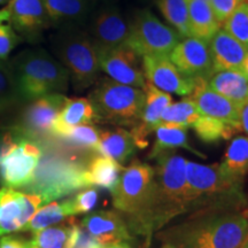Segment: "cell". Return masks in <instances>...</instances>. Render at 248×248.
I'll list each match as a JSON object with an SVG mask.
<instances>
[{"instance_id": "obj_19", "label": "cell", "mask_w": 248, "mask_h": 248, "mask_svg": "<svg viewBox=\"0 0 248 248\" xmlns=\"http://www.w3.org/2000/svg\"><path fill=\"white\" fill-rule=\"evenodd\" d=\"M79 225L102 246L132 239L123 216L114 210H98L89 214Z\"/></svg>"}, {"instance_id": "obj_46", "label": "cell", "mask_w": 248, "mask_h": 248, "mask_svg": "<svg viewBox=\"0 0 248 248\" xmlns=\"http://www.w3.org/2000/svg\"><path fill=\"white\" fill-rule=\"evenodd\" d=\"M240 71H241V73H243L244 75L246 76L247 78H248V54H247L246 59H245V61H244L243 66H241V69H240Z\"/></svg>"}, {"instance_id": "obj_17", "label": "cell", "mask_w": 248, "mask_h": 248, "mask_svg": "<svg viewBox=\"0 0 248 248\" xmlns=\"http://www.w3.org/2000/svg\"><path fill=\"white\" fill-rule=\"evenodd\" d=\"M7 9L11 26L26 39H37L52 26L44 0H11Z\"/></svg>"}, {"instance_id": "obj_35", "label": "cell", "mask_w": 248, "mask_h": 248, "mask_svg": "<svg viewBox=\"0 0 248 248\" xmlns=\"http://www.w3.org/2000/svg\"><path fill=\"white\" fill-rule=\"evenodd\" d=\"M100 132L101 131H99L92 124H82V125L71 126L63 130L61 133H59L57 138L63 139L68 144L75 147L95 151L99 144V139H100Z\"/></svg>"}, {"instance_id": "obj_11", "label": "cell", "mask_w": 248, "mask_h": 248, "mask_svg": "<svg viewBox=\"0 0 248 248\" xmlns=\"http://www.w3.org/2000/svg\"><path fill=\"white\" fill-rule=\"evenodd\" d=\"M47 203L48 200L39 193L0 188V238L22 230L37 210Z\"/></svg>"}, {"instance_id": "obj_25", "label": "cell", "mask_w": 248, "mask_h": 248, "mask_svg": "<svg viewBox=\"0 0 248 248\" xmlns=\"http://www.w3.org/2000/svg\"><path fill=\"white\" fill-rule=\"evenodd\" d=\"M137 148L131 133L125 129L119 128L116 130L101 131L95 151L100 155L110 157L120 164H123L131 159Z\"/></svg>"}, {"instance_id": "obj_52", "label": "cell", "mask_w": 248, "mask_h": 248, "mask_svg": "<svg viewBox=\"0 0 248 248\" xmlns=\"http://www.w3.org/2000/svg\"><path fill=\"white\" fill-rule=\"evenodd\" d=\"M202 1H207V2H209V1H210V0H202Z\"/></svg>"}, {"instance_id": "obj_33", "label": "cell", "mask_w": 248, "mask_h": 248, "mask_svg": "<svg viewBox=\"0 0 248 248\" xmlns=\"http://www.w3.org/2000/svg\"><path fill=\"white\" fill-rule=\"evenodd\" d=\"M201 113L190 98H184L181 101L170 104L161 115V123L177 124V125L192 128L199 120Z\"/></svg>"}, {"instance_id": "obj_29", "label": "cell", "mask_w": 248, "mask_h": 248, "mask_svg": "<svg viewBox=\"0 0 248 248\" xmlns=\"http://www.w3.org/2000/svg\"><path fill=\"white\" fill-rule=\"evenodd\" d=\"M191 37L210 43L214 35L221 29L209 2L202 0H190L188 2Z\"/></svg>"}, {"instance_id": "obj_45", "label": "cell", "mask_w": 248, "mask_h": 248, "mask_svg": "<svg viewBox=\"0 0 248 248\" xmlns=\"http://www.w3.org/2000/svg\"><path fill=\"white\" fill-rule=\"evenodd\" d=\"M8 20H9V12L7 7H6L0 11V26H1L2 22H5V21H8Z\"/></svg>"}, {"instance_id": "obj_30", "label": "cell", "mask_w": 248, "mask_h": 248, "mask_svg": "<svg viewBox=\"0 0 248 248\" xmlns=\"http://www.w3.org/2000/svg\"><path fill=\"white\" fill-rule=\"evenodd\" d=\"M123 167L117 161L110 157L98 155L92 157L84 170L86 185L101 186L111 191L120 178V172L123 171Z\"/></svg>"}, {"instance_id": "obj_39", "label": "cell", "mask_w": 248, "mask_h": 248, "mask_svg": "<svg viewBox=\"0 0 248 248\" xmlns=\"http://www.w3.org/2000/svg\"><path fill=\"white\" fill-rule=\"evenodd\" d=\"M21 42L20 36L13 29L11 24L0 26V59L6 60L16 45Z\"/></svg>"}, {"instance_id": "obj_21", "label": "cell", "mask_w": 248, "mask_h": 248, "mask_svg": "<svg viewBox=\"0 0 248 248\" xmlns=\"http://www.w3.org/2000/svg\"><path fill=\"white\" fill-rule=\"evenodd\" d=\"M209 47L213 57L214 73L226 69L240 70L248 54V49L224 29H219L214 35Z\"/></svg>"}, {"instance_id": "obj_16", "label": "cell", "mask_w": 248, "mask_h": 248, "mask_svg": "<svg viewBox=\"0 0 248 248\" xmlns=\"http://www.w3.org/2000/svg\"><path fill=\"white\" fill-rule=\"evenodd\" d=\"M188 98L202 115L219 120L228 125L233 126L240 131V106L241 105L229 100L223 95L213 91L207 85V80L202 78L194 79V88Z\"/></svg>"}, {"instance_id": "obj_34", "label": "cell", "mask_w": 248, "mask_h": 248, "mask_svg": "<svg viewBox=\"0 0 248 248\" xmlns=\"http://www.w3.org/2000/svg\"><path fill=\"white\" fill-rule=\"evenodd\" d=\"M192 129L197 133L198 138L204 142H217L221 139H230L234 133L239 132L233 126L202 114L192 125Z\"/></svg>"}, {"instance_id": "obj_44", "label": "cell", "mask_w": 248, "mask_h": 248, "mask_svg": "<svg viewBox=\"0 0 248 248\" xmlns=\"http://www.w3.org/2000/svg\"><path fill=\"white\" fill-rule=\"evenodd\" d=\"M102 248H132L126 241H121V243H115L110 245H105Z\"/></svg>"}, {"instance_id": "obj_38", "label": "cell", "mask_w": 248, "mask_h": 248, "mask_svg": "<svg viewBox=\"0 0 248 248\" xmlns=\"http://www.w3.org/2000/svg\"><path fill=\"white\" fill-rule=\"evenodd\" d=\"M99 199V191L95 187H88L70 198L74 215L88 214L94 208Z\"/></svg>"}, {"instance_id": "obj_51", "label": "cell", "mask_w": 248, "mask_h": 248, "mask_svg": "<svg viewBox=\"0 0 248 248\" xmlns=\"http://www.w3.org/2000/svg\"><path fill=\"white\" fill-rule=\"evenodd\" d=\"M11 0H0V4H5V2H9Z\"/></svg>"}, {"instance_id": "obj_8", "label": "cell", "mask_w": 248, "mask_h": 248, "mask_svg": "<svg viewBox=\"0 0 248 248\" xmlns=\"http://www.w3.org/2000/svg\"><path fill=\"white\" fill-rule=\"evenodd\" d=\"M88 99L99 121L133 128L140 122L146 94L141 89L104 78L97 82Z\"/></svg>"}, {"instance_id": "obj_36", "label": "cell", "mask_w": 248, "mask_h": 248, "mask_svg": "<svg viewBox=\"0 0 248 248\" xmlns=\"http://www.w3.org/2000/svg\"><path fill=\"white\" fill-rule=\"evenodd\" d=\"M21 100L11 62L0 59V111H4Z\"/></svg>"}, {"instance_id": "obj_32", "label": "cell", "mask_w": 248, "mask_h": 248, "mask_svg": "<svg viewBox=\"0 0 248 248\" xmlns=\"http://www.w3.org/2000/svg\"><path fill=\"white\" fill-rule=\"evenodd\" d=\"M188 2L190 0H157L161 14L182 39L191 37Z\"/></svg>"}, {"instance_id": "obj_47", "label": "cell", "mask_w": 248, "mask_h": 248, "mask_svg": "<svg viewBox=\"0 0 248 248\" xmlns=\"http://www.w3.org/2000/svg\"><path fill=\"white\" fill-rule=\"evenodd\" d=\"M93 1H94L95 4H97V2H99V4H102V5H105V4H113V0H93Z\"/></svg>"}, {"instance_id": "obj_13", "label": "cell", "mask_w": 248, "mask_h": 248, "mask_svg": "<svg viewBox=\"0 0 248 248\" xmlns=\"http://www.w3.org/2000/svg\"><path fill=\"white\" fill-rule=\"evenodd\" d=\"M101 71L108 78L123 85L144 90L147 80L145 78L140 57L128 45L98 52Z\"/></svg>"}, {"instance_id": "obj_14", "label": "cell", "mask_w": 248, "mask_h": 248, "mask_svg": "<svg viewBox=\"0 0 248 248\" xmlns=\"http://www.w3.org/2000/svg\"><path fill=\"white\" fill-rule=\"evenodd\" d=\"M170 60L183 75L188 78L208 80L214 74V63L209 43L187 37L179 40L169 54Z\"/></svg>"}, {"instance_id": "obj_42", "label": "cell", "mask_w": 248, "mask_h": 248, "mask_svg": "<svg viewBox=\"0 0 248 248\" xmlns=\"http://www.w3.org/2000/svg\"><path fill=\"white\" fill-rule=\"evenodd\" d=\"M102 247L104 246H102L97 239H94L91 234H89L84 229L79 228L78 235H77V239L74 248H102Z\"/></svg>"}, {"instance_id": "obj_7", "label": "cell", "mask_w": 248, "mask_h": 248, "mask_svg": "<svg viewBox=\"0 0 248 248\" xmlns=\"http://www.w3.org/2000/svg\"><path fill=\"white\" fill-rule=\"evenodd\" d=\"M42 157L36 138L23 129L9 130L0 139V183L4 187H28Z\"/></svg>"}, {"instance_id": "obj_6", "label": "cell", "mask_w": 248, "mask_h": 248, "mask_svg": "<svg viewBox=\"0 0 248 248\" xmlns=\"http://www.w3.org/2000/svg\"><path fill=\"white\" fill-rule=\"evenodd\" d=\"M154 186V168L140 161H133L124 168L116 185L111 190L113 204L128 225L129 231L139 234Z\"/></svg>"}, {"instance_id": "obj_22", "label": "cell", "mask_w": 248, "mask_h": 248, "mask_svg": "<svg viewBox=\"0 0 248 248\" xmlns=\"http://www.w3.org/2000/svg\"><path fill=\"white\" fill-rule=\"evenodd\" d=\"M52 26H79L89 21L95 2L93 0H44Z\"/></svg>"}, {"instance_id": "obj_40", "label": "cell", "mask_w": 248, "mask_h": 248, "mask_svg": "<svg viewBox=\"0 0 248 248\" xmlns=\"http://www.w3.org/2000/svg\"><path fill=\"white\" fill-rule=\"evenodd\" d=\"M245 1L246 0H210L209 4L212 6L216 20L222 26L226 18L238 8V6Z\"/></svg>"}, {"instance_id": "obj_12", "label": "cell", "mask_w": 248, "mask_h": 248, "mask_svg": "<svg viewBox=\"0 0 248 248\" xmlns=\"http://www.w3.org/2000/svg\"><path fill=\"white\" fill-rule=\"evenodd\" d=\"M130 28L131 22L123 16L116 6L105 4L91 14L86 32L97 51L102 52L126 45Z\"/></svg>"}, {"instance_id": "obj_3", "label": "cell", "mask_w": 248, "mask_h": 248, "mask_svg": "<svg viewBox=\"0 0 248 248\" xmlns=\"http://www.w3.org/2000/svg\"><path fill=\"white\" fill-rule=\"evenodd\" d=\"M185 214L241 212L247 206L243 183L223 175L218 163L201 164L186 161Z\"/></svg>"}, {"instance_id": "obj_53", "label": "cell", "mask_w": 248, "mask_h": 248, "mask_svg": "<svg viewBox=\"0 0 248 248\" xmlns=\"http://www.w3.org/2000/svg\"><path fill=\"white\" fill-rule=\"evenodd\" d=\"M247 2H248V0H247Z\"/></svg>"}, {"instance_id": "obj_9", "label": "cell", "mask_w": 248, "mask_h": 248, "mask_svg": "<svg viewBox=\"0 0 248 248\" xmlns=\"http://www.w3.org/2000/svg\"><path fill=\"white\" fill-rule=\"evenodd\" d=\"M84 170L85 167L76 162L51 157L39 163L33 181L28 187L33 193L44 195L48 202H52L71 192L88 187Z\"/></svg>"}, {"instance_id": "obj_27", "label": "cell", "mask_w": 248, "mask_h": 248, "mask_svg": "<svg viewBox=\"0 0 248 248\" xmlns=\"http://www.w3.org/2000/svg\"><path fill=\"white\" fill-rule=\"evenodd\" d=\"M80 225L74 218L55 224L44 230L33 232L35 248H74Z\"/></svg>"}, {"instance_id": "obj_4", "label": "cell", "mask_w": 248, "mask_h": 248, "mask_svg": "<svg viewBox=\"0 0 248 248\" xmlns=\"http://www.w3.org/2000/svg\"><path fill=\"white\" fill-rule=\"evenodd\" d=\"M21 100L32 101L53 93L66 92L69 73L60 61L43 48L24 49L11 61Z\"/></svg>"}, {"instance_id": "obj_23", "label": "cell", "mask_w": 248, "mask_h": 248, "mask_svg": "<svg viewBox=\"0 0 248 248\" xmlns=\"http://www.w3.org/2000/svg\"><path fill=\"white\" fill-rule=\"evenodd\" d=\"M98 116L91 101L86 98L67 99L66 104L52 125V136L57 137L59 133L71 126L92 124L97 122Z\"/></svg>"}, {"instance_id": "obj_50", "label": "cell", "mask_w": 248, "mask_h": 248, "mask_svg": "<svg viewBox=\"0 0 248 248\" xmlns=\"http://www.w3.org/2000/svg\"><path fill=\"white\" fill-rule=\"evenodd\" d=\"M243 215H244L245 217H246V218L248 219V207H247V208H245V209H244V212H243Z\"/></svg>"}, {"instance_id": "obj_15", "label": "cell", "mask_w": 248, "mask_h": 248, "mask_svg": "<svg viewBox=\"0 0 248 248\" xmlns=\"http://www.w3.org/2000/svg\"><path fill=\"white\" fill-rule=\"evenodd\" d=\"M141 63L145 78L161 91L178 95H190L193 91L194 79L183 75L169 55H146Z\"/></svg>"}, {"instance_id": "obj_43", "label": "cell", "mask_w": 248, "mask_h": 248, "mask_svg": "<svg viewBox=\"0 0 248 248\" xmlns=\"http://www.w3.org/2000/svg\"><path fill=\"white\" fill-rule=\"evenodd\" d=\"M240 126L248 136V99L240 106Z\"/></svg>"}, {"instance_id": "obj_5", "label": "cell", "mask_w": 248, "mask_h": 248, "mask_svg": "<svg viewBox=\"0 0 248 248\" xmlns=\"http://www.w3.org/2000/svg\"><path fill=\"white\" fill-rule=\"evenodd\" d=\"M52 47L69 73L76 91L97 83L101 71L99 55L86 31L76 26L62 27L52 38Z\"/></svg>"}, {"instance_id": "obj_24", "label": "cell", "mask_w": 248, "mask_h": 248, "mask_svg": "<svg viewBox=\"0 0 248 248\" xmlns=\"http://www.w3.org/2000/svg\"><path fill=\"white\" fill-rule=\"evenodd\" d=\"M154 133L155 140L151 153L148 155L150 159H156L159 155L168 153V152H175L177 148H184L198 156L206 157V155L191 146L187 138V128L185 126L162 123L155 129Z\"/></svg>"}, {"instance_id": "obj_41", "label": "cell", "mask_w": 248, "mask_h": 248, "mask_svg": "<svg viewBox=\"0 0 248 248\" xmlns=\"http://www.w3.org/2000/svg\"><path fill=\"white\" fill-rule=\"evenodd\" d=\"M0 248H35L32 241L17 235H4L0 238Z\"/></svg>"}, {"instance_id": "obj_28", "label": "cell", "mask_w": 248, "mask_h": 248, "mask_svg": "<svg viewBox=\"0 0 248 248\" xmlns=\"http://www.w3.org/2000/svg\"><path fill=\"white\" fill-rule=\"evenodd\" d=\"M218 166L226 178L244 184L248 173V136H237L232 139Z\"/></svg>"}, {"instance_id": "obj_26", "label": "cell", "mask_w": 248, "mask_h": 248, "mask_svg": "<svg viewBox=\"0 0 248 248\" xmlns=\"http://www.w3.org/2000/svg\"><path fill=\"white\" fill-rule=\"evenodd\" d=\"M213 91L238 105L248 99V78L237 69L219 70L214 73L207 80Z\"/></svg>"}, {"instance_id": "obj_48", "label": "cell", "mask_w": 248, "mask_h": 248, "mask_svg": "<svg viewBox=\"0 0 248 248\" xmlns=\"http://www.w3.org/2000/svg\"><path fill=\"white\" fill-rule=\"evenodd\" d=\"M240 248H248V238H247L246 240H245V243L241 245Z\"/></svg>"}, {"instance_id": "obj_18", "label": "cell", "mask_w": 248, "mask_h": 248, "mask_svg": "<svg viewBox=\"0 0 248 248\" xmlns=\"http://www.w3.org/2000/svg\"><path fill=\"white\" fill-rule=\"evenodd\" d=\"M67 99L61 93H53L32 100L24 111L22 129L33 138L52 135V125Z\"/></svg>"}, {"instance_id": "obj_1", "label": "cell", "mask_w": 248, "mask_h": 248, "mask_svg": "<svg viewBox=\"0 0 248 248\" xmlns=\"http://www.w3.org/2000/svg\"><path fill=\"white\" fill-rule=\"evenodd\" d=\"M156 237L176 248H240L248 238V219L239 212L190 215Z\"/></svg>"}, {"instance_id": "obj_37", "label": "cell", "mask_w": 248, "mask_h": 248, "mask_svg": "<svg viewBox=\"0 0 248 248\" xmlns=\"http://www.w3.org/2000/svg\"><path fill=\"white\" fill-rule=\"evenodd\" d=\"M223 29L248 49V2H243L223 23Z\"/></svg>"}, {"instance_id": "obj_49", "label": "cell", "mask_w": 248, "mask_h": 248, "mask_svg": "<svg viewBox=\"0 0 248 248\" xmlns=\"http://www.w3.org/2000/svg\"><path fill=\"white\" fill-rule=\"evenodd\" d=\"M161 248H176V247H173L172 245H170V244H163V246Z\"/></svg>"}, {"instance_id": "obj_2", "label": "cell", "mask_w": 248, "mask_h": 248, "mask_svg": "<svg viewBox=\"0 0 248 248\" xmlns=\"http://www.w3.org/2000/svg\"><path fill=\"white\" fill-rule=\"evenodd\" d=\"M186 161L175 152L156 157L153 193L138 234L144 238L145 247L150 246L155 232L162 230L176 217L185 215Z\"/></svg>"}, {"instance_id": "obj_31", "label": "cell", "mask_w": 248, "mask_h": 248, "mask_svg": "<svg viewBox=\"0 0 248 248\" xmlns=\"http://www.w3.org/2000/svg\"><path fill=\"white\" fill-rule=\"evenodd\" d=\"M69 216H74L70 199L62 200L60 202L52 201V202L45 204L37 210L32 218L23 226L21 231L32 232L33 233V232L44 230L46 228L58 224L62 219Z\"/></svg>"}, {"instance_id": "obj_20", "label": "cell", "mask_w": 248, "mask_h": 248, "mask_svg": "<svg viewBox=\"0 0 248 248\" xmlns=\"http://www.w3.org/2000/svg\"><path fill=\"white\" fill-rule=\"evenodd\" d=\"M144 91L146 94V100H145V107L142 110L140 122L133 126L130 132L138 148L148 146L147 137L160 125L161 115H162L163 110L170 104H172V97L170 95V93L161 91L152 85L151 83H146Z\"/></svg>"}, {"instance_id": "obj_10", "label": "cell", "mask_w": 248, "mask_h": 248, "mask_svg": "<svg viewBox=\"0 0 248 248\" xmlns=\"http://www.w3.org/2000/svg\"><path fill=\"white\" fill-rule=\"evenodd\" d=\"M181 39V36L171 27L161 22L153 12L141 9L133 17L126 45L139 57L169 55Z\"/></svg>"}]
</instances>
